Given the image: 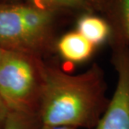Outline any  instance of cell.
<instances>
[{"instance_id":"6da1fadb","label":"cell","mask_w":129,"mask_h":129,"mask_svg":"<svg viewBox=\"0 0 129 129\" xmlns=\"http://www.w3.org/2000/svg\"><path fill=\"white\" fill-rule=\"evenodd\" d=\"M107 90L105 74L97 63L78 74L44 65L37 112L41 126L93 128L109 103Z\"/></svg>"},{"instance_id":"7a4b0ae2","label":"cell","mask_w":129,"mask_h":129,"mask_svg":"<svg viewBox=\"0 0 129 129\" xmlns=\"http://www.w3.org/2000/svg\"><path fill=\"white\" fill-rule=\"evenodd\" d=\"M44 65L38 57L4 50L0 61V98L9 112L37 115Z\"/></svg>"},{"instance_id":"3957f363","label":"cell","mask_w":129,"mask_h":129,"mask_svg":"<svg viewBox=\"0 0 129 129\" xmlns=\"http://www.w3.org/2000/svg\"><path fill=\"white\" fill-rule=\"evenodd\" d=\"M55 10L34 5H0V48L39 57L48 46Z\"/></svg>"},{"instance_id":"277c9868","label":"cell","mask_w":129,"mask_h":129,"mask_svg":"<svg viewBox=\"0 0 129 129\" xmlns=\"http://www.w3.org/2000/svg\"><path fill=\"white\" fill-rule=\"evenodd\" d=\"M112 63L117 81L112 97L92 129H129V42L117 27H111Z\"/></svg>"},{"instance_id":"5b68a950","label":"cell","mask_w":129,"mask_h":129,"mask_svg":"<svg viewBox=\"0 0 129 129\" xmlns=\"http://www.w3.org/2000/svg\"><path fill=\"white\" fill-rule=\"evenodd\" d=\"M96 47L75 31L66 33L58 39L57 49L65 62L80 64L91 58Z\"/></svg>"},{"instance_id":"8992f818","label":"cell","mask_w":129,"mask_h":129,"mask_svg":"<svg viewBox=\"0 0 129 129\" xmlns=\"http://www.w3.org/2000/svg\"><path fill=\"white\" fill-rule=\"evenodd\" d=\"M76 28L77 32L95 47L109 41L111 36V26L108 20L92 13L81 16Z\"/></svg>"},{"instance_id":"52a82bcc","label":"cell","mask_w":129,"mask_h":129,"mask_svg":"<svg viewBox=\"0 0 129 129\" xmlns=\"http://www.w3.org/2000/svg\"><path fill=\"white\" fill-rule=\"evenodd\" d=\"M106 19L110 25L117 26L129 42V0H115Z\"/></svg>"},{"instance_id":"ba28073f","label":"cell","mask_w":129,"mask_h":129,"mask_svg":"<svg viewBox=\"0 0 129 129\" xmlns=\"http://www.w3.org/2000/svg\"><path fill=\"white\" fill-rule=\"evenodd\" d=\"M34 6L55 10L56 9H72L92 10L93 8L88 0H29Z\"/></svg>"},{"instance_id":"9c48e42d","label":"cell","mask_w":129,"mask_h":129,"mask_svg":"<svg viewBox=\"0 0 129 129\" xmlns=\"http://www.w3.org/2000/svg\"><path fill=\"white\" fill-rule=\"evenodd\" d=\"M41 123L37 115L9 112L4 129H40Z\"/></svg>"},{"instance_id":"30bf717a","label":"cell","mask_w":129,"mask_h":129,"mask_svg":"<svg viewBox=\"0 0 129 129\" xmlns=\"http://www.w3.org/2000/svg\"><path fill=\"white\" fill-rule=\"evenodd\" d=\"M93 9H99L108 13L112 9L115 0H88Z\"/></svg>"},{"instance_id":"8fae6325","label":"cell","mask_w":129,"mask_h":129,"mask_svg":"<svg viewBox=\"0 0 129 129\" xmlns=\"http://www.w3.org/2000/svg\"><path fill=\"white\" fill-rule=\"evenodd\" d=\"M9 112L3 103V101L0 98V129H4V126L6 124L7 119L9 117Z\"/></svg>"},{"instance_id":"7c38bea8","label":"cell","mask_w":129,"mask_h":129,"mask_svg":"<svg viewBox=\"0 0 129 129\" xmlns=\"http://www.w3.org/2000/svg\"><path fill=\"white\" fill-rule=\"evenodd\" d=\"M40 129H73V128H68V127H43V126H41Z\"/></svg>"},{"instance_id":"4fadbf2b","label":"cell","mask_w":129,"mask_h":129,"mask_svg":"<svg viewBox=\"0 0 129 129\" xmlns=\"http://www.w3.org/2000/svg\"><path fill=\"white\" fill-rule=\"evenodd\" d=\"M3 53H4V49H2L1 48H0V61H1V57L3 55Z\"/></svg>"}]
</instances>
